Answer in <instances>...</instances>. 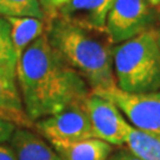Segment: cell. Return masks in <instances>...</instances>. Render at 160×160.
Listing matches in <instances>:
<instances>
[{
	"label": "cell",
	"mask_w": 160,
	"mask_h": 160,
	"mask_svg": "<svg viewBox=\"0 0 160 160\" xmlns=\"http://www.w3.org/2000/svg\"><path fill=\"white\" fill-rule=\"evenodd\" d=\"M84 109L92 121L97 139L110 145L126 143L132 126L110 100L90 92L84 101Z\"/></svg>",
	"instance_id": "7"
},
{
	"label": "cell",
	"mask_w": 160,
	"mask_h": 160,
	"mask_svg": "<svg viewBox=\"0 0 160 160\" xmlns=\"http://www.w3.org/2000/svg\"><path fill=\"white\" fill-rule=\"evenodd\" d=\"M129 152L140 160H160V137L132 126L126 139Z\"/></svg>",
	"instance_id": "13"
},
{
	"label": "cell",
	"mask_w": 160,
	"mask_h": 160,
	"mask_svg": "<svg viewBox=\"0 0 160 160\" xmlns=\"http://www.w3.org/2000/svg\"><path fill=\"white\" fill-rule=\"evenodd\" d=\"M6 19L10 24L11 42L18 62L30 44L45 33V19L34 17H8Z\"/></svg>",
	"instance_id": "12"
},
{
	"label": "cell",
	"mask_w": 160,
	"mask_h": 160,
	"mask_svg": "<svg viewBox=\"0 0 160 160\" xmlns=\"http://www.w3.org/2000/svg\"><path fill=\"white\" fill-rule=\"evenodd\" d=\"M1 17H34L45 19L39 0H0Z\"/></svg>",
	"instance_id": "14"
},
{
	"label": "cell",
	"mask_w": 160,
	"mask_h": 160,
	"mask_svg": "<svg viewBox=\"0 0 160 160\" xmlns=\"http://www.w3.org/2000/svg\"><path fill=\"white\" fill-rule=\"evenodd\" d=\"M4 22H5V17H1V16H0V29H1V26H2Z\"/></svg>",
	"instance_id": "21"
},
{
	"label": "cell",
	"mask_w": 160,
	"mask_h": 160,
	"mask_svg": "<svg viewBox=\"0 0 160 160\" xmlns=\"http://www.w3.org/2000/svg\"><path fill=\"white\" fill-rule=\"evenodd\" d=\"M16 75L25 110L33 122L83 103L92 92L84 78L52 48L46 33L24 51Z\"/></svg>",
	"instance_id": "1"
},
{
	"label": "cell",
	"mask_w": 160,
	"mask_h": 160,
	"mask_svg": "<svg viewBox=\"0 0 160 160\" xmlns=\"http://www.w3.org/2000/svg\"><path fill=\"white\" fill-rule=\"evenodd\" d=\"M16 129H17V127L14 125L0 119V143L10 140L13 135V133L16 132Z\"/></svg>",
	"instance_id": "17"
},
{
	"label": "cell",
	"mask_w": 160,
	"mask_h": 160,
	"mask_svg": "<svg viewBox=\"0 0 160 160\" xmlns=\"http://www.w3.org/2000/svg\"><path fill=\"white\" fill-rule=\"evenodd\" d=\"M151 18L147 0H114L107 16L106 31L114 45L121 44L148 29Z\"/></svg>",
	"instance_id": "5"
},
{
	"label": "cell",
	"mask_w": 160,
	"mask_h": 160,
	"mask_svg": "<svg viewBox=\"0 0 160 160\" xmlns=\"http://www.w3.org/2000/svg\"><path fill=\"white\" fill-rule=\"evenodd\" d=\"M151 6H160V0H147Z\"/></svg>",
	"instance_id": "20"
},
{
	"label": "cell",
	"mask_w": 160,
	"mask_h": 160,
	"mask_svg": "<svg viewBox=\"0 0 160 160\" xmlns=\"http://www.w3.org/2000/svg\"><path fill=\"white\" fill-rule=\"evenodd\" d=\"M10 31V24L5 18V22L0 29V71L16 70L17 68V57L13 50Z\"/></svg>",
	"instance_id": "15"
},
{
	"label": "cell",
	"mask_w": 160,
	"mask_h": 160,
	"mask_svg": "<svg viewBox=\"0 0 160 160\" xmlns=\"http://www.w3.org/2000/svg\"><path fill=\"white\" fill-rule=\"evenodd\" d=\"M113 2L114 0H70L55 16L83 28L103 31Z\"/></svg>",
	"instance_id": "9"
},
{
	"label": "cell",
	"mask_w": 160,
	"mask_h": 160,
	"mask_svg": "<svg viewBox=\"0 0 160 160\" xmlns=\"http://www.w3.org/2000/svg\"><path fill=\"white\" fill-rule=\"evenodd\" d=\"M0 160H17L13 149L0 143Z\"/></svg>",
	"instance_id": "18"
},
{
	"label": "cell",
	"mask_w": 160,
	"mask_h": 160,
	"mask_svg": "<svg viewBox=\"0 0 160 160\" xmlns=\"http://www.w3.org/2000/svg\"><path fill=\"white\" fill-rule=\"evenodd\" d=\"M51 145L63 160H107L112 145L92 138L78 141H52Z\"/></svg>",
	"instance_id": "11"
},
{
	"label": "cell",
	"mask_w": 160,
	"mask_h": 160,
	"mask_svg": "<svg viewBox=\"0 0 160 160\" xmlns=\"http://www.w3.org/2000/svg\"><path fill=\"white\" fill-rule=\"evenodd\" d=\"M70 0H39L42 10L44 12L45 19L53 17L58 12L59 8H62L65 4H68Z\"/></svg>",
	"instance_id": "16"
},
{
	"label": "cell",
	"mask_w": 160,
	"mask_h": 160,
	"mask_svg": "<svg viewBox=\"0 0 160 160\" xmlns=\"http://www.w3.org/2000/svg\"><path fill=\"white\" fill-rule=\"evenodd\" d=\"M49 43L84 78L92 92L116 87L114 44L106 30L88 29L55 16L45 19Z\"/></svg>",
	"instance_id": "2"
},
{
	"label": "cell",
	"mask_w": 160,
	"mask_h": 160,
	"mask_svg": "<svg viewBox=\"0 0 160 160\" xmlns=\"http://www.w3.org/2000/svg\"><path fill=\"white\" fill-rule=\"evenodd\" d=\"M113 67L116 87L127 92L160 90L159 28L148 29L114 46Z\"/></svg>",
	"instance_id": "3"
},
{
	"label": "cell",
	"mask_w": 160,
	"mask_h": 160,
	"mask_svg": "<svg viewBox=\"0 0 160 160\" xmlns=\"http://www.w3.org/2000/svg\"><path fill=\"white\" fill-rule=\"evenodd\" d=\"M11 139L17 160H63L42 138L29 129L18 128Z\"/></svg>",
	"instance_id": "10"
},
{
	"label": "cell",
	"mask_w": 160,
	"mask_h": 160,
	"mask_svg": "<svg viewBox=\"0 0 160 160\" xmlns=\"http://www.w3.org/2000/svg\"><path fill=\"white\" fill-rule=\"evenodd\" d=\"M114 160H140L137 158L134 154H132L131 152H121L118 157H115Z\"/></svg>",
	"instance_id": "19"
},
{
	"label": "cell",
	"mask_w": 160,
	"mask_h": 160,
	"mask_svg": "<svg viewBox=\"0 0 160 160\" xmlns=\"http://www.w3.org/2000/svg\"><path fill=\"white\" fill-rule=\"evenodd\" d=\"M92 92L110 100L134 128L160 137V90L127 92L113 87Z\"/></svg>",
	"instance_id": "4"
},
{
	"label": "cell",
	"mask_w": 160,
	"mask_h": 160,
	"mask_svg": "<svg viewBox=\"0 0 160 160\" xmlns=\"http://www.w3.org/2000/svg\"><path fill=\"white\" fill-rule=\"evenodd\" d=\"M34 127L50 141H78L96 138L84 102L70 106L57 114L40 119Z\"/></svg>",
	"instance_id": "6"
},
{
	"label": "cell",
	"mask_w": 160,
	"mask_h": 160,
	"mask_svg": "<svg viewBox=\"0 0 160 160\" xmlns=\"http://www.w3.org/2000/svg\"><path fill=\"white\" fill-rule=\"evenodd\" d=\"M0 119L18 128H33L34 122L29 118L17 83L16 70L0 71Z\"/></svg>",
	"instance_id": "8"
},
{
	"label": "cell",
	"mask_w": 160,
	"mask_h": 160,
	"mask_svg": "<svg viewBox=\"0 0 160 160\" xmlns=\"http://www.w3.org/2000/svg\"><path fill=\"white\" fill-rule=\"evenodd\" d=\"M159 42H160V28H159Z\"/></svg>",
	"instance_id": "22"
}]
</instances>
